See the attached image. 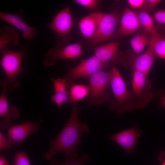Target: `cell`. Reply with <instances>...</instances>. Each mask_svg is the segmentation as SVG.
Segmentation results:
<instances>
[{
	"instance_id": "obj_29",
	"label": "cell",
	"mask_w": 165,
	"mask_h": 165,
	"mask_svg": "<svg viewBox=\"0 0 165 165\" xmlns=\"http://www.w3.org/2000/svg\"><path fill=\"white\" fill-rule=\"evenodd\" d=\"M12 144L9 140L6 137L4 134L1 132H0V151L7 149L10 148Z\"/></svg>"
},
{
	"instance_id": "obj_35",
	"label": "cell",
	"mask_w": 165,
	"mask_h": 165,
	"mask_svg": "<svg viewBox=\"0 0 165 165\" xmlns=\"http://www.w3.org/2000/svg\"><path fill=\"white\" fill-rule=\"evenodd\" d=\"M160 101L162 105L165 108V94L161 97Z\"/></svg>"
},
{
	"instance_id": "obj_11",
	"label": "cell",
	"mask_w": 165,
	"mask_h": 165,
	"mask_svg": "<svg viewBox=\"0 0 165 165\" xmlns=\"http://www.w3.org/2000/svg\"><path fill=\"white\" fill-rule=\"evenodd\" d=\"M141 131L136 126L125 130L109 136V139L121 146L127 154L135 152L136 144Z\"/></svg>"
},
{
	"instance_id": "obj_25",
	"label": "cell",
	"mask_w": 165,
	"mask_h": 165,
	"mask_svg": "<svg viewBox=\"0 0 165 165\" xmlns=\"http://www.w3.org/2000/svg\"><path fill=\"white\" fill-rule=\"evenodd\" d=\"M69 92L67 93L57 92L51 97L52 101L60 108L63 104L68 100Z\"/></svg>"
},
{
	"instance_id": "obj_33",
	"label": "cell",
	"mask_w": 165,
	"mask_h": 165,
	"mask_svg": "<svg viewBox=\"0 0 165 165\" xmlns=\"http://www.w3.org/2000/svg\"><path fill=\"white\" fill-rule=\"evenodd\" d=\"M159 159L162 162L161 165H165V151H161Z\"/></svg>"
},
{
	"instance_id": "obj_27",
	"label": "cell",
	"mask_w": 165,
	"mask_h": 165,
	"mask_svg": "<svg viewBox=\"0 0 165 165\" xmlns=\"http://www.w3.org/2000/svg\"><path fill=\"white\" fill-rule=\"evenodd\" d=\"M51 80L53 84V90L54 93L61 92L67 93L68 91L66 90L67 88L66 84L63 78H59L56 79L51 78Z\"/></svg>"
},
{
	"instance_id": "obj_21",
	"label": "cell",
	"mask_w": 165,
	"mask_h": 165,
	"mask_svg": "<svg viewBox=\"0 0 165 165\" xmlns=\"http://www.w3.org/2000/svg\"><path fill=\"white\" fill-rule=\"evenodd\" d=\"M136 13L141 26L143 27L146 32L152 35L155 32L156 28L153 18L148 12L143 9L139 10Z\"/></svg>"
},
{
	"instance_id": "obj_18",
	"label": "cell",
	"mask_w": 165,
	"mask_h": 165,
	"mask_svg": "<svg viewBox=\"0 0 165 165\" xmlns=\"http://www.w3.org/2000/svg\"><path fill=\"white\" fill-rule=\"evenodd\" d=\"M149 42L152 45L156 57L165 59V31H159V28L156 27L155 31L151 35Z\"/></svg>"
},
{
	"instance_id": "obj_20",
	"label": "cell",
	"mask_w": 165,
	"mask_h": 165,
	"mask_svg": "<svg viewBox=\"0 0 165 165\" xmlns=\"http://www.w3.org/2000/svg\"><path fill=\"white\" fill-rule=\"evenodd\" d=\"M69 102L73 104L85 97L90 92L89 86L83 84H73L70 88Z\"/></svg>"
},
{
	"instance_id": "obj_2",
	"label": "cell",
	"mask_w": 165,
	"mask_h": 165,
	"mask_svg": "<svg viewBox=\"0 0 165 165\" xmlns=\"http://www.w3.org/2000/svg\"><path fill=\"white\" fill-rule=\"evenodd\" d=\"M110 69V85L114 97L109 104L110 109L119 114L132 112L135 104L131 91L128 90L122 76L114 65Z\"/></svg>"
},
{
	"instance_id": "obj_26",
	"label": "cell",
	"mask_w": 165,
	"mask_h": 165,
	"mask_svg": "<svg viewBox=\"0 0 165 165\" xmlns=\"http://www.w3.org/2000/svg\"><path fill=\"white\" fill-rule=\"evenodd\" d=\"M13 164V165H31L26 152L20 151L16 153Z\"/></svg>"
},
{
	"instance_id": "obj_32",
	"label": "cell",
	"mask_w": 165,
	"mask_h": 165,
	"mask_svg": "<svg viewBox=\"0 0 165 165\" xmlns=\"http://www.w3.org/2000/svg\"><path fill=\"white\" fill-rule=\"evenodd\" d=\"M145 1V0H128L127 2L130 7L137 9L144 6Z\"/></svg>"
},
{
	"instance_id": "obj_15",
	"label": "cell",
	"mask_w": 165,
	"mask_h": 165,
	"mask_svg": "<svg viewBox=\"0 0 165 165\" xmlns=\"http://www.w3.org/2000/svg\"><path fill=\"white\" fill-rule=\"evenodd\" d=\"M102 12L91 13L82 18L78 22L79 27L85 38H92L97 31Z\"/></svg>"
},
{
	"instance_id": "obj_1",
	"label": "cell",
	"mask_w": 165,
	"mask_h": 165,
	"mask_svg": "<svg viewBox=\"0 0 165 165\" xmlns=\"http://www.w3.org/2000/svg\"><path fill=\"white\" fill-rule=\"evenodd\" d=\"M70 117L58 136L50 141V148L43 155V158L50 160L57 153L63 152L77 156V146L82 134H89V126L81 122L79 118V110L77 104H73Z\"/></svg>"
},
{
	"instance_id": "obj_14",
	"label": "cell",
	"mask_w": 165,
	"mask_h": 165,
	"mask_svg": "<svg viewBox=\"0 0 165 165\" xmlns=\"http://www.w3.org/2000/svg\"><path fill=\"white\" fill-rule=\"evenodd\" d=\"M0 18L21 31L23 32V37L26 40H30L32 39L35 34L36 29L28 25L20 17L19 13L12 14L1 12Z\"/></svg>"
},
{
	"instance_id": "obj_5",
	"label": "cell",
	"mask_w": 165,
	"mask_h": 165,
	"mask_svg": "<svg viewBox=\"0 0 165 165\" xmlns=\"http://www.w3.org/2000/svg\"><path fill=\"white\" fill-rule=\"evenodd\" d=\"M108 65V63L101 61L94 55L87 59L82 60L75 67L68 69L63 78L67 89H69L73 84L74 81L77 79L90 78L98 72L103 70Z\"/></svg>"
},
{
	"instance_id": "obj_12",
	"label": "cell",
	"mask_w": 165,
	"mask_h": 165,
	"mask_svg": "<svg viewBox=\"0 0 165 165\" xmlns=\"http://www.w3.org/2000/svg\"><path fill=\"white\" fill-rule=\"evenodd\" d=\"M42 121L40 119L35 122H27L10 127L7 131V138L13 145L20 143L29 135L35 133Z\"/></svg>"
},
{
	"instance_id": "obj_10",
	"label": "cell",
	"mask_w": 165,
	"mask_h": 165,
	"mask_svg": "<svg viewBox=\"0 0 165 165\" xmlns=\"http://www.w3.org/2000/svg\"><path fill=\"white\" fill-rule=\"evenodd\" d=\"M119 20V16L116 12L108 13L102 12L97 31L90 39V44L97 45L112 38Z\"/></svg>"
},
{
	"instance_id": "obj_6",
	"label": "cell",
	"mask_w": 165,
	"mask_h": 165,
	"mask_svg": "<svg viewBox=\"0 0 165 165\" xmlns=\"http://www.w3.org/2000/svg\"><path fill=\"white\" fill-rule=\"evenodd\" d=\"M132 72V90L135 104V109L144 108L154 96L151 90L152 84L147 77V75L141 72Z\"/></svg>"
},
{
	"instance_id": "obj_34",
	"label": "cell",
	"mask_w": 165,
	"mask_h": 165,
	"mask_svg": "<svg viewBox=\"0 0 165 165\" xmlns=\"http://www.w3.org/2000/svg\"><path fill=\"white\" fill-rule=\"evenodd\" d=\"M10 163L2 156H0V165H9Z\"/></svg>"
},
{
	"instance_id": "obj_7",
	"label": "cell",
	"mask_w": 165,
	"mask_h": 165,
	"mask_svg": "<svg viewBox=\"0 0 165 165\" xmlns=\"http://www.w3.org/2000/svg\"><path fill=\"white\" fill-rule=\"evenodd\" d=\"M148 45L146 50L142 53L138 54L127 52L126 55L122 56L120 62L132 72L137 71L148 75L156 57L152 45L149 42Z\"/></svg>"
},
{
	"instance_id": "obj_31",
	"label": "cell",
	"mask_w": 165,
	"mask_h": 165,
	"mask_svg": "<svg viewBox=\"0 0 165 165\" xmlns=\"http://www.w3.org/2000/svg\"><path fill=\"white\" fill-rule=\"evenodd\" d=\"M160 0H146L144 5V10L148 12L151 10L158 4L161 2Z\"/></svg>"
},
{
	"instance_id": "obj_19",
	"label": "cell",
	"mask_w": 165,
	"mask_h": 165,
	"mask_svg": "<svg viewBox=\"0 0 165 165\" xmlns=\"http://www.w3.org/2000/svg\"><path fill=\"white\" fill-rule=\"evenodd\" d=\"M140 31L130 40V46L134 53L138 54L141 53L148 44L151 35L145 30Z\"/></svg>"
},
{
	"instance_id": "obj_22",
	"label": "cell",
	"mask_w": 165,
	"mask_h": 165,
	"mask_svg": "<svg viewBox=\"0 0 165 165\" xmlns=\"http://www.w3.org/2000/svg\"><path fill=\"white\" fill-rule=\"evenodd\" d=\"M90 160V156L84 154L80 156H77L67 155L66 159L62 162H59L53 158L50 160L52 165H84Z\"/></svg>"
},
{
	"instance_id": "obj_24",
	"label": "cell",
	"mask_w": 165,
	"mask_h": 165,
	"mask_svg": "<svg viewBox=\"0 0 165 165\" xmlns=\"http://www.w3.org/2000/svg\"><path fill=\"white\" fill-rule=\"evenodd\" d=\"M19 116V113L17 108L15 106L10 107L4 119L0 122V128L6 129L9 127L11 124L12 119H16Z\"/></svg>"
},
{
	"instance_id": "obj_30",
	"label": "cell",
	"mask_w": 165,
	"mask_h": 165,
	"mask_svg": "<svg viewBox=\"0 0 165 165\" xmlns=\"http://www.w3.org/2000/svg\"><path fill=\"white\" fill-rule=\"evenodd\" d=\"M155 20L160 24H165V9L157 11L154 13Z\"/></svg>"
},
{
	"instance_id": "obj_28",
	"label": "cell",
	"mask_w": 165,
	"mask_h": 165,
	"mask_svg": "<svg viewBox=\"0 0 165 165\" xmlns=\"http://www.w3.org/2000/svg\"><path fill=\"white\" fill-rule=\"evenodd\" d=\"M74 1L80 5L91 9L96 8L100 2L97 0H75Z\"/></svg>"
},
{
	"instance_id": "obj_17",
	"label": "cell",
	"mask_w": 165,
	"mask_h": 165,
	"mask_svg": "<svg viewBox=\"0 0 165 165\" xmlns=\"http://www.w3.org/2000/svg\"><path fill=\"white\" fill-rule=\"evenodd\" d=\"M19 35L15 29L9 26H4L0 30V50L8 48L10 44L18 43Z\"/></svg>"
},
{
	"instance_id": "obj_8",
	"label": "cell",
	"mask_w": 165,
	"mask_h": 165,
	"mask_svg": "<svg viewBox=\"0 0 165 165\" xmlns=\"http://www.w3.org/2000/svg\"><path fill=\"white\" fill-rule=\"evenodd\" d=\"M73 26V20L70 8L66 7L55 16L47 27L57 35V47L66 45Z\"/></svg>"
},
{
	"instance_id": "obj_3",
	"label": "cell",
	"mask_w": 165,
	"mask_h": 165,
	"mask_svg": "<svg viewBox=\"0 0 165 165\" xmlns=\"http://www.w3.org/2000/svg\"><path fill=\"white\" fill-rule=\"evenodd\" d=\"M26 50V47L18 51H12L9 48L1 51L2 56L0 64L7 77L8 85L10 91L20 86L17 77L24 70L21 64Z\"/></svg>"
},
{
	"instance_id": "obj_9",
	"label": "cell",
	"mask_w": 165,
	"mask_h": 165,
	"mask_svg": "<svg viewBox=\"0 0 165 165\" xmlns=\"http://www.w3.org/2000/svg\"><path fill=\"white\" fill-rule=\"evenodd\" d=\"M82 48L80 42L67 45L61 47L50 49L44 56L43 64L45 67L53 66L59 59H76L82 54Z\"/></svg>"
},
{
	"instance_id": "obj_16",
	"label": "cell",
	"mask_w": 165,
	"mask_h": 165,
	"mask_svg": "<svg viewBox=\"0 0 165 165\" xmlns=\"http://www.w3.org/2000/svg\"><path fill=\"white\" fill-rule=\"evenodd\" d=\"M120 44L117 42H111L98 46L94 49V55L101 61L108 63L111 61L115 62L118 54L117 51Z\"/></svg>"
},
{
	"instance_id": "obj_23",
	"label": "cell",
	"mask_w": 165,
	"mask_h": 165,
	"mask_svg": "<svg viewBox=\"0 0 165 165\" xmlns=\"http://www.w3.org/2000/svg\"><path fill=\"white\" fill-rule=\"evenodd\" d=\"M0 85L1 92L0 96V113L2 114L6 112L9 108L7 97V93L10 91L8 85L7 80H2Z\"/></svg>"
},
{
	"instance_id": "obj_13",
	"label": "cell",
	"mask_w": 165,
	"mask_h": 165,
	"mask_svg": "<svg viewBox=\"0 0 165 165\" xmlns=\"http://www.w3.org/2000/svg\"><path fill=\"white\" fill-rule=\"evenodd\" d=\"M141 27L136 12L126 8L120 20L117 35L124 37L138 30Z\"/></svg>"
},
{
	"instance_id": "obj_4",
	"label": "cell",
	"mask_w": 165,
	"mask_h": 165,
	"mask_svg": "<svg viewBox=\"0 0 165 165\" xmlns=\"http://www.w3.org/2000/svg\"><path fill=\"white\" fill-rule=\"evenodd\" d=\"M111 76L110 69L101 71L89 78L90 92L87 101L90 104L98 106L108 101L110 96L107 92Z\"/></svg>"
}]
</instances>
